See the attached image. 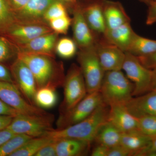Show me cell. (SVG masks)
I'll list each match as a JSON object with an SVG mask.
<instances>
[{
  "label": "cell",
  "mask_w": 156,
  "mask_h": 156,
  "mask_svg": "<svg viewBox=\"0 0 156 156\" xmlns=\"http://www.w3.org/2000/svg\"><path fill=\"white\" fill-rule=\"evenodd\" d=\"M103 102L100 91L87 93L72 108L59 113L56 122V129H63L80 122L89 117Z\"/></svg>",
  "instance_id": "obj_7"
},
{
  "label": "cell",
  "mask_w": 156,
  "mask_h": 156,
  "mask_svg": "<svg viewBox=\"0 0 156 156\" xmlns=\"http://www.w3.org/2000/svg\"><path fill=\"white\" fill-rule=\"evenodd\" d=\"M77 61L83 76L87 93L99 91L105 72L101 64L95 46L80 50Z\"/></svg>",
  "instance_id": "obj_4"
},
{
  "label": "cell",
  "mask_w": 156,
  "mask_h": 156,
  "mask_svg": "<svg viewBox=\"0 0 156 156\" xmlns=\"http://www.w3.org/2000/svg\"><path fill=\"white\" fill-rule=\"evenodd\" d=\"M147 6L148 9L146 23L147 25H152L156 23V0L152 2Z\"/></svg>",
  "instance_id": "obj_36"
},
{
  "label": "cell",
  "mask_w": 156,
  "mask_h": 156,
  "mask_svg": "<svg viewBox=\"0 0 156 156\" xmlns=\"http://www.w3.org/2000/svg\"><path fill=\"white\" fill-rule=\"evenodd\" d=\"M15 55V51L10 42L5 38L0 37V63L9 61Z\"/></svg>",
  "instance_id": "obj_33"
},
{
  "label": "cell",
  "mask_w": 156,
  "mask_h": 156,
  "mask_svg": "<svg viewBox=\"0 0 156 156\" xmlns=\"http://www.w3.org/2000/svg\"><path fill=\"white\" fill-rule=\"evenodd\" d=\"M62 87L64 98L59 107V113L72 108L88 93L83 76L77 65L71 66Z\"/></svg>",
  "instance_id": "obj_6"
},
{
  "label": "cell",
  "mask_w": 156,
  "mask_h": 156,
  "mask_svg": "<svg viewBox=\"0 0 156 156\" xmlns=\"http://www.w3.org/2000/svg\"><path fill=\"white\" fill-rule=\"evenodd\" d=\"M109 106L101 104L89 117L80 122L61 129H53L44 136L54 140L70 138L93 142L98 130L108 121Z\"/></svg>",
  "instance_id": "obj_2"
},
{
  "label": "cell",
  "mask_w": 156,
  "mask_h": 156,
  "mask_svg": "<svg viewBox=\"0 0 156 156\" xmlns=\"http://www.w3.org/2000/svg\"><path fill=\"white\" fill-rule=\"evenodd\" d=\"M156 90V69L153 70L152 84V90Z\"/></svg>",
  "instance_id": "obj_45"
},
{
  "label": "cell",
  "mask_w": 156,
  "mask_h": 156,
  "mask_svg": "<svg viewBox=\"0 0 156 156\" xmlns=\"http://www.w3.org/2000/svg\"><path fill=\"white\" fill-rule=\"evenodd\" d=\"M131 152L121 144L116 146L109 150L108 156H130Z\"/></svg>",
  "instance_id": "obj_37"
},
{
  "label": "cell",
  "mask_w": 156,
  "mask_h": 156,
  "mask_svg": "<svg viewBox=\"0 0 156 156\" xmlns=\"http://www.w3.org/2000/svg\"><path fill=\"white\" fill-rule=\"evenodd\" d=\"M110 148L101 145L96 144L91 152L92 156H108Z\"/></svg>",
  "instance_id": "obj_40"
},
{
  "label": "cell",
  "mask_w": 156,
  "mask_h": 156,
  "mask_svg": "<svg viewBox=\"0 0 156 156\" xmlns=\"http://www.w3.org/2000/svg\"><path fill=\"white\" fill-rule=\"evenodd\" d=\"M54 116L51 114L43 115L20 113L13 117L7 127L14 134H23L31 137L44 136L53 128Z\"/></svg>",
  "instance_id": "obj_5"
},
{
  "label": "cell",
  "mask_w": 156,
  "mask_h": 156,
  "mask_svg": "<svg viewBox=\"0 0 156 156\" xmlns=\"http://www.w3.org/2000/svg\"><path fill=\"white\" fill-rule=\"evenodd\" d=\"M19 114L17 111L9 106L0 99V116H9L14 117Z\"/></svg>",
  "instance_id": "obj_38"
},
{
  "label": "cell",
  "mask_w": 156,
  "mask_h": 156,
  "mask_svg": "<svg viewBox=\"0 0 156 156\" xmlns=\"http://www.w3.org/2000/svg\"><path fill=\"white\" fill-rule=\"evenodd\" d=\"M139 1H140L141 2L144 3L146 5H148L151 2H152L154 1H156V0H139Z\"/></svg>",
  "instance_id": "obj_46"
},
{
  "label": "cell",
  "mask_w": 156,
  "mask_h": 156,
  "mask_svg": "<svg viewBox=\"0 0 156 156\" xmlns=\"http://www.w3.org/2000/svg\"><path fill=\"white\" fill-rule=\"evenodd\" d=\"M9 69L14 83L23 97L28 102L35 105L34 97L37 87L35 79L30 70L17 57L11 65Z\"/></svg>",
  "instance_id": "obj_10"
},
{
  "label": "cell",
  "mask_w": 156,
  "mask_h": 156,
  "mask_svg": "<svg viewBox=\"0 0 156 156\" xmlns=\"http://www.w3.org/2000/svg\"><path fill=\"white\" fill-rule=\"evenodd\" d=\"M105 0H86L79 5L84 18L97 39L106 30L104 17V5Z\"/></svg>",
  "instance_id": "obj_12"
},
{
  "label": "cell",
  "mask_w": 156,
  "mask_h": 156,
  "mask_svg": "<svg viewBox=\"0 0 156 156\" xmlns=\"http://www.w3.org/2000/svg\"><path fill=\"white\" fill-rule=\"evenodd\" d=\"M137 57L145 67L150 69H156V51L148 55Z\"/></svg>",
  "instance_id": "obj_34"
},
{
  "label": "cell",
  "mask_w": 156,
  "mask_h": 156,
  "mask_svg": "<svg viewBox=\"0 0 156 156\" xmlns=\"http://www.w3.org/2000/svg\"><path fill=\"white\" fill-rule=\"evenodd\" d=\"M51 57L42 54L17 53V58L28 66L33 74L37 89L50 87L56 89L63 86L66 76L63 67Z\"/></svg>",
  "instance_id": "obj_1"
},
{
  "label": "cell",
  "mask_w": 156,
  "mask_h": 156,
  "mask_svg": "<svg viewBox=\"0 0 156 156\" xmlns=\"http://www.w3.org/2000/svg\"><path fill=\"white\" fill-rule=\"evenodd\" d=\"M58 34L52 31L35 38L23 44L17 45V53L42 54L52 56Z\"/></svg>",
  "instance_id": "obj_15"
},
{
  "label": "cell",
  "mask_w": 156,
  "mask_h": 156,
  "mask_svg": "<svg viewBox=\"0 0 156 156\" xmlns=\"http://www.w3.org/2000/svg\"><path fill=\"white\" fill-rule=\"evenodd\" d=\"M135 34L131 23H128L116 28L106 30L102 37L108 43L127 52Z\"/></svg>",
  "instance_id": "obj_20"
},
{
  "label": "cell",
  "mask_w": 156,
  "mask_h": 156,
  "mask_svg": "<svg viewBox=\"0 0 156 156\" xmlns=\"http://www.w3.org/2000/svg\"><path fill=\"white\" fill-rule=\"evenodd\" d=\"M73 8V39L80 50L93 47L97 38L87 24L79 5L76 4Z\"/></svg>",
  "instance_id": "obj_13"
},
{
  "label": "cell",
  "mask_w": 156,
  "mask_h": 156,
  "mask_svg": "<svg viewBox=\"0 0 156 156\" xmlns=\"http://www.w3.org/2000/svg\"><path fill=\"white\" fill-rule=\"evenodd\" d=\"M156 51V40L140 36L136 33L127 52L134 56H142Z\"/></svg>",
  "instance_id": "obj_24"
},
{
  "label": "cell",
  "mask_w": 156,
  "mask_h": 156,
  "mask_svg": "<svg viewBox=\"0 0 156 156\" xmlns=\"http://www.w3.org/2000/svg\"><path fill=\"white\" fill-rule=\"evenodd\" d=\"M77 45L73 39L63 37L58 41L56 44V51L61 58L69 59L73 57L77 52Z\"/></svg>",
  "instance_id": "obj_29"
},
{
  "label": "cell",
  "mask_w": 156,
  "mask_h": 156,
  "mask_svg": "<svg viewBox=\"0 0 156 156\" xmlns=\"http://www.w3.org/2000/svg\"><path fill=\"white\" fill-rule=\"evenodd\" d=\"M103 13L106 30L131 22L122 5L118 1L105 0Z\"/></svg>",
  "instance_id": "obj_19"
},
{
  "label": "cell",
  "mask_w": 156,
  "mask_h": 156,
  "mask_svg": "<svg viewBox=\"0 0 156 156\" xmlns=\"http://www.w3.org/2000/svg\"><path fill=\"white\" fill-rule=\"evenodd\" d=\"M9 1L11 7L15 11L24 7L29 0H9Z\"/></svg>",
  "instance_id": "obj_43"
},
{
  "label": "cell",
  "mask_w": 156,
  "mask_h": 156,
  "mask_svg": "<svg viewBox=\"0 0 156 156\" xmlns=\"http://www.w3.org/2000/svg\"><path fill=\"white\" fill-rule=\"evenodd\" d=\"M56 140L43 147L34 156H56Z\"/></svg>",
  "instance_id": "obj_35"
},
{
  "label": "cell",
  "mask_w": 156,
  "mask_h": 156,
  "mask_svg": "<svg viewBox=\"0 0 156 156\" xmlns=\"http://www.w3.org/2000/svg\"><path fill=\"white\" fill-rule=\"evenodd\" d=\"M126 76L134 84L133 96L143 95L152 90L153 70L141 64L136 56L126 52L122 69Z\"/></svg>",
  "instance_id": "obj_8"
},
{
  "label": "cell",
  "mask_w": 156,
  "mask_h": 156,
  "mask_svg": "<svg viewBox=\"0 0 156 156\" xmlns=\"http://www.w3.org/2000/svg\"><path fill=\"white\" fill-rule=\"evenodd\" d=\"M151 140V136L136 130L122 133L120 144L129 151L131 156H141Z\"/></svg>",
  "instance_id": "obj_21"
},
{
  "label": "cell",
  "mask_w": 156,
  "mask_h": 156,
  "mask_svg": "<svg viewBox=\"0 0 156 156\" xmlns=\"http://www.w3.org/2000/svg\"><path fill=\"white\" fill-rule=\"evenodd\" d=\"M91 144L84 140L74 138H64L56 139L57 156L86 155L89 152Z\"/></svg>",
  "instance_id": "obj_22"
},
{
  "label": "cell",
  "mask_w": 156,
  "mask_h": 156,
  "mask_svg": "<svg viewBox=\"0 0 156 156\" xmlns=\"http://www.w3.org/2000/svg\"><path fill=\"white\" fill-rule=\"evenodd\" d=\"M134 84L122 70L105 72L99 91L109 106L125 104L133 97Z\"/></svg>",
  "instance_id": "obj_3"
},
{
  "label": "cell",
  "mask_w": 156,
  "mask_h": 156,
  "mask_svg": "<svg viewBox=\"0 0 156 156\" xmlns=\"http://www.w3.org/2000/svg\"><path fill=\"white\" fill-rule=\"evenodd\" d=\"M49 26L53 32L58 34H66L71 25L72 19L68 15L55 19L48 22Z\"/></svg>",
  "instance_id": "obj_32"
},
{
  "label": "cell",
  "mask_w": 156,
  "mask_h": 156,
  "mask_svg": "<svg viewBox=\"0 0 156 156\" xmlns=\"http://www.w3.org/2000/svg\"><path fill=\"white\" fill-rule=\"evenodd\" d=\"M156 156V135L152 138L148 147L144 151L141 156Z\"/></svg>",
  "instance_id": "obj_41"
},
{
  "label": "cell",
  "mask_w": 156,
  "mask_h": 156,
  "mask_svg": "<svg viewBox=\"0 0 156 156\" xmlns=\"http://www.w3.org/2000/svg\"><path fill=\"white\" fill-rule=\"evenodd\" d=\"M17 22L15 11L9 0H0V34H5Z\"/></svg>",
  "instance_id": "obj_27"
},
{
  "label": "cell",
  "mask_w": 156,
  "mask_h": 156,
  "mask_svg": "<svg viewBox=\"0 0 156 156\" xmlns=\"http://www.w3.org/2000/svg\"><path fill=\"white\" fill-rule=\"evenodd\" d=\"M55 140L48 136L33 137L10 156H34L43 147Z\"/></svg>",
  "instance_id": "obj_25"
},
{
  "label": "cell",
  "mask_w": 156,
  "mask_h": 156,
  "mask_svg": "<svg viewBox=\"0 0 156 156\" xmlns=\"http://www.w3.org/2000/svg\"><path fill=\"white\" fill-rule=\"evenodd\" d=\"M0 99L19 113L37 115L49 114L28 102L14 83L0 80Z\"/></svg>",
  "instance_id": "obj_9"
},
{
  "label": "cell",
  "mask_w": 156,
  "mask_h": 156,
  "mask_svg": "<svg viewBox=\"0 0 156 156\" xmlns=\"http://www.w3.org/2000/svg\"><path fill=\"white\" fill-rule=\"evenodd\" d=\"M55 0H29L21 9L15 11L17 22L43 23L42 20L48 7Z\"/></svg>",
  "instance_id": "obj_16"
},
{
  "label": "cell",
  "mask_w": 156,
  "mask_h": 156,
  "mask_svg": "<svg viewBox=\"0 0 156 156\" xmlns=\"http://www.w3.org/2000/svg\"><path fill=\"white\" fill-rule=\"evenodd\" d=\"M137 118L138 130L152 138L156 136V115H145Z\"/></svg>",
  "instance_id": "obj_30"
},
{
  "label": "cell",
  "mask_w": 156,
  "mask_h": 156,
  "mask_svg": "<svg viewBox=\"0 0 156 156\" xmlns=\"http://www.w3.org/2000/svg\"><path fill=\"white\" fill-rule=\"evenodd\" d=\"M0 80L14 83L10 69L1 63H0Z\"/></svg>",
  "instance_id": "obj_39"
},
{
  "label": "cell",
  "mask_w": 156,
  "mask_h": 156,
  "mask_svg": "<svg viewBox=\"0 0 156 156\" xmlns=\"http://www.w3.org/2000/svg\"><path fill=\"white\" fill-rule=\"evenodd\" d=\"M126 105L129 112L136 118L156 115V90L132 98Z\"/></svg>",
  "instance_id": "obj_18"
},
{
  "label": "cell",
  "mask_w": 156,
  "mask_h": 156,
  "mask_svg": "<svg viewBox=\"0 0 156 156\" xmlns=\"http://www.w3.org/2000/svg\"><path fill=\"white\" fill-rule=\"evenodd\" d=\"M62 1H64V2H66L70 3V4H72L73 5H74L76 4V0H62Z\"/></svg>",
  "instance_id": "obj_47"
},
{
  "label": "cell",
  "mask_w": 156,
  "mask_h": 156,
  "mask_svg": "<svg viewBox=\"0 0 156 156\" xmlns=\"http://www.w3.org/2000/svg\"><path fill=\"white\" fill-rule=\"evenodd\" d=\"M95 47L101 64L105 72L122 70L126 52L107 41L102 37L98 39Z\"/></svg>",
  "instance_id": "obj_11"
},
{
  "label": "cell",
  "mask_w": 156,
  "mask_h": 156,
  "mask_svg": "<svg viewBox=\"0 0 156 156\" xmlns=\"http://www.w3.org/2000/svg\"><path fill=\"white\" fill-rule=\"evenodd\" d=\"M15 134L8 128L0 130V146Z\"/></svg>",
  "instance_id": "obj_42"
},
{
  "label": "cell",
  "mask_w": 156,
  "mask_h": 156,
  "mask_svg": "<svg viewBox=\"0 0 156 156\" xmlns=\"http://www.w3.org/2000/svg\"><path fill=\"white\" fill-rule=\"evenodd\" d=\"M56 90L50 87L37 89L34 97V105L43 109L55 106L57 101Z\"/></svg>",
  "instance_id": "obj_26"
},
{
  "label": "cell",
  "mask_w": 156,
  "mask_h": 156,
  "mask_svg": "<svg viewBox=\"0 0 156 156\" xmlns=\"http://www.w3.org/2000/svg\"><path fill=\"white\" fill-rule=\"evenodd\" d=\"M32 138L25 134H15L0 146V156H10Z\"/></svg>",
  "instance_id": "obj_28"
},
{
  "label": "cell",
  "mask_w": 156,
  "mask_h": 156,
  "mask_svg": "<svg viewBox=\"0 0 156 156\" xmlns=\"http://www.w3.org/2000/svg\"><path fill=\"white\" fill-rule=\"evenodd\" d=\"M67 15L68 14L65 6L61 2L55 1L50 5L45 12L44 19L49 22L51 20Z\"/></svg>",
  "instance_id": "obj_31"
},
{
  "label": "cell",
  "mask_w": 156,
  "mask_h": 156,
  "mask_svg": "<svg viewBox=\"0 0 156 156\" xmlns=\"http://www.w3.org/2000/svg\"><path fill=\"white\" fill-rule=\"evenodd\" d=\"M53 31L44 23L17 22L6 32V34L17 45L23 44L35 38Z\"/></svg>",
  "instance_id": "obj_14"
},
{
  "label": "cell",
  "mask_w": 156,
  "mask_h": 156,
  "mask_svg": "<svg viewBox=\"0 0 156 156\" xmlns=\"http://www.w3.org/2000/svg\"><path fill=\"white\" fill-rule=\"evenodd\" d=\"M108 121L122 133L138 130L137 118L131 114L125 104L109 106Z\"/></svg>",
  "instance_id": "obj_17"
},
{
  "label": "cell",
  "mask_w": 156,
  "mask_h": 156,
  "mask_svg": "<svg viewBox=\"0 0 156 156\" xmlns=\"http://www.w3.org/2000/svg\"><path fill=\"white\" fill-rule=\"evenodd\" d=\"M122 134L116 127L107 121L98 130L93 142L109 148L113 147L120 144Z\"/></svg>",
  "instance_id": "obj_23"
},
{
  "label": "cell",
  "mask_w": 156,
  "mask_h": 156,
  "mask_svg": "<svg viewBox=\"0 0 156 156\" xmlns=\"http://www.w3.org/2000/svg\"><path fill=\"white\" fill-rule=\"evenodd\" d=\"M13 118V117L9 116H0V130L7 128Z\"/></svg>",
  "instance_id": "obj_44"
}]
</instances>
